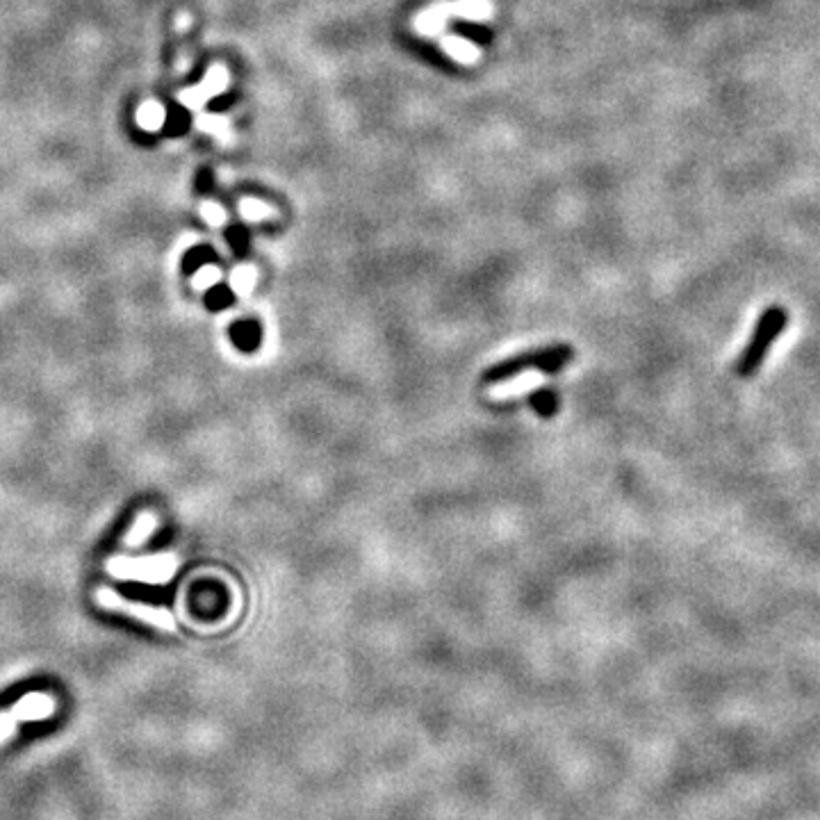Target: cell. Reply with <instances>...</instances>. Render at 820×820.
I'll list each match as a JSON object with an SVG mask.
<instances>
[{
    "mask_svg": "<svg viewBox=\"0 0 820 820\" xmlns=\"http://www.w3.org/2000/svg\"><path fill=\"white\" fill-rule=\"evenodd\" d=\"M438 7L447 16H461L465 21H486L492 14L488 0H456V3H440Z\"/></svg>",
    "mask_w": 820,
    "mask_h": 820,
    "instance_id": "8992f818",
    "label": "cell"
},
{
    "mask_svg": "<svg viewBox=\"0 0 820 820\" xmlns=\"http://www.w3.org/2000/svg\"><path fill=\"white\" fill-rule=\"evenodd\" d=\"M96 602L98 606H103V609L130 615V618H135L139 622H144V625H151L160 631H176L174 615H171L167 609H160V606H149V604H142L135 600H126V597H121L117 590H112V588H98Z\"/></svg>",
    "mask_w": 820,
    "mask_h": 820,
    "instance_id": "277c9868",
    "label": "cell"
},
{
    "mask_svg": "<svg viewBox=\"0 0 820 820\" xmlns=\"http://www.w3.org/2000/svg\"><path fill=\"white\" fill-rule=\"evenodd\" d=\"M540 381H543V376H540V372H522L513 383L508 381V383L497 385L495 395H497V397L520 395V392H527L529 388H533V385H538Z\"/></svg>",
    "mask_w": 820,
    "mask_h": 820,
    "instance_id": "9c48e42d",
    "label": "cell"
},
{
    "mask_svg": "<svg viewBox=\"0 0 820 820\" xmlns=\"http://www.w3.org/2000/svg\"><path fill=\"white\" fill-rule=\"evenodd\" d=\"M231 299H233L231 290H226V287H217V290L210 292L208 303L212 308H221V306H226V303H231Z\"/></svg>",
    "mask_w": 820,
    "mask_h": 820,
    "instance_id": "44dd1931",
    "label": "cell"
},
{
    "mask_svg": "<svg viewBox=\"0 0 820 820\" xmlns=\"http://www.w3.org/2000/svg\"><path fill=\"white\" fill-rule=\"evenodd\" d=\"M201 212H203V217L208 219L210 226H221L226 221V212L221 210L219 205H215V203H203Z\"/></svg>",
    "mask_w": 820,
    "mask_h": 820,
    "instance_id": "d6986e66",
    "label": "cell"
},
{
    "mask_svg": "<svg viewBox=\"0 0 820 820\" xmlns=\"http://www.w3.org/2000/svg\"><path fill=\"white\" fill-rule=\"evenodd\" d=\"M12 718L19 723H35V720H46L55 713V700L46 693H28L10 709Z\"/></svg>",
    "mask_w": 820,
    "mask_h": 820,
    "instance_id": "5b68a950",
    "label": "cell"
},
{
    "mask_svg": "<svg viewBox=\"0 0 820 820\" xmlns=\"http://www.w3.org/2000/svg\"><path fill=\"white\" fill-rule=\"evenodd\" d=\"M16 729V720L12 718L10 711H3L0 713V743H5L7 738L14 734Z\"/></svg>",
    "mask_w": 820,
    "mask_h": 820,
    "instance_id": "ffe728a7",
    "label": "cell"
},
{
    "mask_svg": "<svg viewBox=\"0 0 820 820\" xmlns=\"http://www.w3.org/2000/svg\"><path fill=\"white\" fill-rule=\"evenodd\" d=\"M256 269L253 267H240V269H235V274H233V290L240 294V297H246V294H249L251 290H253V285H256Z\"/></svg>",
    "mask_w": 820,
    "mask_h": 820,
    "instance_id": "4fadbf2b",
    "label": "cell"
},
{
    "mask_svg": "<svg viewBox=\"0 0 820 820\" xmlns=\"http://www.w3.org/2000/svg\"><path fill=\"white\" fill-rule=\"evenodd\" d=\"M572 358V349L568 344H559V347H549V349H540V351H533V354H522V356H515L511 360H504V363H499L495 367H490L486 372V381L488 383H499V381H506L511 379V376H518L522 372H547V374H554L559 372V369L568 363Z\"/></svg>",
    "mask_w": 820,
    "mask_h": 820,
    "instance_id": "3957f363",
    "label": "cell"
},
{
    "mask_svg": "<svg viewBox=\"0 0 820 820\" xmlns=\"http://www.w3.org/2000/svg\"><path fill=\"white\" fill-rule=\"evenodd\" d=\"M531 406H533V410H536L538 415L549 417V415L556 413V408H559V401H556L554 392L540 390V392H536V395L531 397Z\"/></svg>",
    "mask_w": 820,
    "mask_h": 820,
    "instance_id": "9a60e30c",
    "label": "cell"
},
{
    "mask_svg": "<svg viewBox=\"0 0 820 820\" xmlns=\"http://www.w3.org/2000/svg\"><path fill=\"white\" fill-rule=\"evenodd\" d=\"M158 529V518H155L153 513H142L139 515V518L135 520V524H133V529H130L128 533H126V545H130V547H137V545H142V543H146V540H149L151 536H153V531Z\"/></svg>",
    "mask_w": 820,
    "mask_h": 820,
    "instance_id": "ba28073f",
    "label": "cell"
},
{
    "mask_svg": "<svg viewBox=\"0 0 820 820\" xmlns=\"http://www.w3.org/2000/svg\"><path fill=\"white\" fill-rule=\"evenodd\" d=\"M219 276H221V272L217 267H212V265H203V267H199L196 269V274H194V287L196 290H208V287H212V285H217L219 283Z\"/></svg>",
    "mask_w": 820,
    "mask_h": 820,
    "instance_id": "e0dca14e",
    "label": "cell"
},
{
    "mask_svg": "<svg viewBox=\"0 0 820 820\" xmlns=\"http://www.w3.org/2000/svg\"><path fill=\"white\" fill-rule=\"evenodd\" d=\"M228 240H231V246L235 251H244L246 244H249V240H246L244 228H233L231 235H228Z\"/></svg>",
    "mask_w": 820,
    "mask_h": 820,
    "instance_id": "603a6c76",
    "label": "cell"
},
{
    "mask_svg": "<svg viewBox=\"0 0 820 820\" xmlns=\"http://www.w3.org/2000/svg\"><path fill=\"white\" fill-rule=\"evenodd\" d=\"M226 85H228L226 71H224V69H212V71L208 73V78H205L203 87H199V92L203 94L205 101H208L210 96H217V94L224 92Z\"/></svg>",
    "mask_w": 820,
    "mask_h": 820,
    "instance_id": "7c38bea8",
    "label": "cell"
},
{
    "mask_svg": "<svg viewBox=\"0 0 820 820\" xmlns=\"http://www.w3.org/2000/svg\"><path fill=\"white\" fill-rule=\"evenodd\" d=\"M187 126H190V117H187L183 110L176 108V110L167 112V121H164V133H167L169 137L183 135L187 130Z\"/></svg>",
    "mask_w": 820,
    "mask_h": 820,
    "instance_id": "2e32d148",
    "label": "cell"
},
{
    "mask_svg": "<svg viewBox=\"0 0 820 820\" xmlns=\"http://www.w3.org/2000/svg\"><path fill=\"white\" fill-rule=\"evenodd\" d=\"M212 256L210 249H196L190 253V258H187V267L190 269H199L205 265V260Z\"/></svg>",
    "mask_w": 820,
    "mask_h": 820,
    "instance_id": "7402d4cb",
    "label": "cell"
},
{
    "mask_svg": "<svg viewBox=\"0 0 820 820\" xmlns=\"http://www.w3.org/2000/svg\"><path fill=\"white\" fill-rule=\"evenodd\" d=\"M242 215H244V219H249V221H260V219L272 215V208H269V205H265L262 201L246 199V201H242Z\"/></svg>",
    "mask_w": 820,
    "mask_h": 820,
    "instance_id": "ac0fdd59",
    "label": "cell"
},
{
    "mask_svg": "<svg viewBox=\"0 0 820 820\" xmlns=\"http://www.w3.org/2000/svg\"><path fill=\"white\" fill-rule=\"evenodd\" d=\"M442 48H445V51L461 64H474L479 60V48L474 46L472 41H467L463 37H456V35L442 37Z\"/></svg>",
    "mask_w": 820,
    "mask_h": 820,
    "instance_id": "52a82bcc",
    "label": "cell"
},
{
    "mask_svg": "<svg viewBox=\"0 0 820 820\" xmlns=\"http://www.w3.org/2000/svg\"><path fill=\"white\" fill-rule=\"evenodd\" d=\"M789 324V313L782 306H770L761 313L757 326H754L752 338L745 344L741 358H738L736 372L741 376H752L764 363L773 342L782 335V331Z\"/></svg>",
    "mask_w": 820,
    "mask_h": 820,
    "instance_id": "7a4b0ae2",
    "label": "cell"
},
{
    "mask_svg": "<svg viewBox=\"0 0 820 820\" xmlns=\"http://www.w3.org/2000/svg\"><path fill=\"white\" fill-rule=\"evenodd\" d=\"M449 19V16L440 10L438 5H433L431 10H426L424 14H420L417 16V21H415V28L420 30V32H424V35H438V32L445 28V21Z\"/></svg>",
    "mask_w": 820,
    "mask_h": 820,
    "instance_id": "30bf717a",
    "label": "cell"
},
{
    "mask_svg": "<svg viewBox=\"0 0 820 820\" xmlns=\"http://www.w3.org/2000/svg\"><path fill=\"white\" fill-rule=\"evenodd\" d=\"M178 570V559L174 554L155 556H112L105 561V572L121 581H142L149 586L169 584Z\"/></svg>",
    "mask_w": 820,
    "mask_h": 820,
    "instance_id": "6da1fadb",
    "label": "cell"
},
{
    "mask_svg": "<svg viewBox=\"0 0 820 820\" xmlns=\"http://www.w3.org/2000/svg\"><path fill=\"white\" fill-rule=\"evenodd\" d=\"M233 335H235V340H237V344H240L242 349H253V347H256V344H258V340H260V331H258V326L253 324V322L237 324Z\"/></svg>",
    "mask_w": 820,
    "mask_h": 820,
    "instance_id": "5bb4252c",
    "label": "cell"
},
{
    "mask_svg": "<svg viewBox=\"0 0 820 820\" xmlns=\"http://www.w3.org/2000/svg\"><path fill=\"white\" fill-rule=\"evenodd\" d=\"M137 121L144 130H160L164 126V121H167V112H164L160 103H146L144 108L139 110Z\"/></svg>",
    "mask_w": 820,
    "mask_h": 820,
    "instance_id": "8fae6325",
    "label": "cell"
},
{
    "mask_svg": "<svg viewBox=\"0 0 820 820\" xmlns=\"http://www.w3.org/2000/svg\"><path fill=\"white\" fill-rule=\"evenodd\" d=\"M199 187H203V190H208V187H210V174H203V178L199 176Z\"/></svg>",
    "mask_w": 820,
    "mask_h": 820,
    "instance_id": "cb8c5ba5",
    "label": "cell"
}]
</instances>
